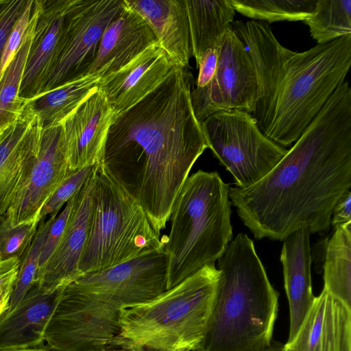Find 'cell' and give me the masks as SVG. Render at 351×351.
Wrapping results in <instances>:
<instances>
[{
	"label": "cell",
	"mask_w": 351,
	"mask_h": 351,
	"mask_svg": "<svg viewBox=\"0 0 351 351\" xmlns=\"http://www.w3.org/2000/svg\"><path fill=\"white\" fill-rule=\"evenodd\" d=\"M351 187V88L345 81L282 159L229 198L257 239L283 241L303 228H329L333 208Z\"/></svg>",
	"instance_id": "6da1fadb"
},
{
	"label": "cell",
	"mask_w": 351,
	"mask_h": 351,
	"mask_svg": "<svg viewBox=\"0 0 351 351\" xmlns=\"http://www.w3.org/2000/svg\"><path fill=\"white\" fill-rule=\"evenodd\" d=\"M191 74L174 66L154 90L117 114L100 162L160 234L197 158L208 147L191 99Z\"/></svg>",
	"instance_id": "7a4b0ae2"
},
{
	"label": "cell",
	"mask_w": 351,
	"mask_h": 351,
	"mask_svg": "<svg viewBox=\"0 0 351 351\" xmlns=\"http://www.w3.org/2000/svg\"><path fill=\"white\" fill-rule=\"evenodd\" d=\"M230 26L255 70L256 95L251 115L268 138L289 147L346 81L351 66V34L297 52L282 45L267 23L236 21Z\"/></svg>",
	"instance_id": "3957f363"
},
{
	"label": "cell",
	"mask_w": 351,
	"mask_h": 351,
	"mask_svg": "<svg viewBox=\"0 0 351 351\" xmlns=\"http://www.w3.org/2000/svg\"><path fill=\"white\" fill-rule=\"evenodd\" d=\"M216 297L197 351H265L271 344L278 293L253 241L239 233L218 259Z\"/></svg>",
	"instance_id": "277c9868"
},
{
	"label": "cell",
	"mask_w": 351,
	"mask_h": 351,
	"mask_svg": "<svg viewBox=\"0 0 351 351\" xmlns=\"http://www.w3.org/2000/svg\"><path fill=\"white\" fill-rule=\"evenodd\" d=\"M219 271L206 265L147 302L121 311L110 350L197 351L210 321Z\"/></svg>",
	"instance_id": "5b68a950"
},
{
	"label": "cell",
	"mask_w": 351,
	"mask_h": 351,
	"mask_svg": "<svg viewBox=\"0 0 351 351\" xmlns=\"http://www.w3.org/2000/svg\"><path fill=\"white\" fill-rule=\"evenodd\" d=\"M168 236L165 290L208 265H215L232 238L229 187L217 171L189 176L173 204Z\"/></svg>",
	"instance_id": "8992f818"
},
{
	"label": "cell",
	"mask_w": 351,
	"mask_h": 351,
	"mask_svg": "<svg viewBox=\"0 0 351 351\" xmlns=\"http://www.w3.org/2000/svg\"><path fill=\"white\" fill-rule=\"evenodd\" d=\"M88 235L80 261L81 275L130 261L163 245L141 205L106 171L94 165Z\"/></svg>",
	"instance_id": "52a82bcc"
},
{
	"label": "cell",
	"mask_w": 351,
	"mask_h": 351,
	"mask_svg": "<svg viewBox=\"0 0 351 351\" xmlns=\"http://www.w3.org/2000/svg\"><path fill=\"white\" fill-rule=\"evenodd\" d=\"M201 125L208 147L233 176L235 186L239 188L260 181L288 151L268 138L245 111H219Z\"/></svg>",
	"instance_id": "ba28073f"
},
{
	"label": "cell",
	"mask_w": 351,
	"mask_h": 351,
	"mask_svg": "<svg viewBox=\"0 0 351 351\" xmlns=\"http://www.w3.org/2000/svg\"><path fill=\"white\" fill-rule=\"evenodd\" d=\"M122 7L123 0H72L60 53L40 95L85 75L104 31Z\"/></svg>",
	"instance_id": "9c48e42d"
},
{
	"label": "cell",
	"mask_w": 351,
	"mask_h": 351,
	"mask_svg": "<svg viewBox=\"0 0 351 351\" xmlns=\"http://www.w3.org/2000/svg\"><path fill=\"white\" fill-rule=\"evenodd\" d=\"M218 49L217 66L212 80L205 87L191 92L193 111L200 123L219 111L237 110L251 114L254 108V67L245 45L231 26L221 36Z\"/></svg>",
	"instance_id": "30bf717a"
},
{
	"label": "cell",
	"mask_w": 351,
	"mask_h": 351,
	"mask_svg": "<svg viewBox=\"0 0 351 351\" xmlns=\"http://www.w3.org/2000/svg\"><path fill=\"white\" fill-rule=\"evenodd\" d=\"M71 174L61 141L60 124L43 128L38 156L4 217L12 226L36 222L44 204Z\"/></svg>",
	"instance_id": "8fae6325"
},
{
	"label": "cell",
	"mask_w": 351,
	"mask_h": 351,
	"mask_svg": "<svg viewBox=\"0 0 351 351\" xmlns=\"http://www.w3.org/2000/svg\"><path fill=\"white\" fill-rule=\"evenodd\" d=\"M116 112L99 89L61 123V141L71 173L100 162Z\"/></svg>",
	"instance_id": "7c38bea8"
},
{
	"label": "cell",
	"mask_w": 351,
	"mask_h": 351,
	"mask_svg": "<svg viewBox=\"0 0 351 351\" xmlns=\"http://www.w3.org/2000/svg\"><path fill=\"white\" fill-rule=\"evenodd\" d=\"M95 178L93 171L75 195L73 206L62 236L47 263L38 273L36 285L51 293L80 276V261L88 235Z\"/></svg>",
	"instance_id": "4fadbf2b"
},
{
	"label": "cell",
	"mask_w": 351,
	"mask_h": 351,
	"mask_svg": "<svg viewBox=\"0 0 351 351\" xmlns=\"http://www.w3.org/2000/svg\"><path fill=\"white\" fill-rule=\"evenodd\" d=\"M38 14L27 59L20 97L25 103L38 96L61 51L66 11L72 0H37Z\"/></svg>",
	"instance_id": "5bb4252c"
},
{
	"label": "cell",
	"mask_w": 351,
	"mask_h": 351,
	"mask_svg": "<svg viewBox=\"0 0 351 351\" xmlns=\"http://www.w3.org/2000/svg\"><path fill=\"white\" fill-rule=\"evenodd\" d=\"M43 132L40 119L24 108L17 120L0 133V219L38 156Z\"/></svg>",
	"instance_id": "9a60e30c"
},
{
	"label": "cell",
	"mask_w": 351,
	"mask_h": 351,
	"mask_svg": "<svg viewBox=\"0 0 351 351\" xmlns=\"http://www.w3.org/2000/svg\"><path fill=\"white\" fill-rule=\"evenodd\" d=\"M282 351H351V307L324 287Z\"/></svg>",
	"instance_id": "2e32d148"
},
{
	"label": "cell",
	"mask_w": 351,
	"mask_h": 351,
	"mask_svg": "<svg viewBox=\"0 0 351 351\" xmlns=\"http://www.w3.org/2000/svg\"><path fill=\"white\" fill-rule=\"evenodd\" d=\"M174 66L165 51L156 44L120 69L103 77L98 89L119 114L159 86Z\"/></svg>",
	"instance_id": "e0dca14e"
},
{
	"label": "cell",
	"mask_w": 351,
	"mask_h": 351,
	"mask_svg": "<svg viewBox=\"0 0 351 351\" xmlns=\"http://www.w3.org/2000/svg\"><path fill=\"white\" fill-rule=\"evenodd\" d=\"M156 44H158L157 39L149 24L123 0L120 12L104 31L95 59L85 75L102 78Z\"/></svg>",
	"instance_id": "ac0fdd59"
},
{
	"label": "cell",
	"mask_w": 351,
	"mask_h": 351,
	"mask_svg": "<svg viewBox=\"0 0 351 351\" xmlns=\"http://www.w3.org/2000/svg\"><path fill=\"white\" fill-rule=\"evenodd\" d=\"M60 289L47 293L35 285L11 311L0 316V351L43 346L46 325Z\"/></svg>",
	"instance_id": "d6986e66"
},
{
	"label": "cell",
	"mask_w": 351,
	"mask_h": 351,
	"mask_svg": "<svg viewBox=\"0 0 351 351\" xmlns=\"http://www.w3.org/2000/svg\"><path fill=\"white\" fill-rule=\"evenodd\" d=\"M310 234L308 229L303 228L283 240L280 261L289 306L287 341L295 335L315 298L311 285Z\"/></svg>",
	"instance_id": "ffe728a7"
},
{
	"label": "cell",
	"mask_w": 351,
	"mask_h": 351,
	"mask_svg": "<svg viewBox=\"0 0 351 351\" xmlns=\"http://www.w3.org/2000/svg\"><path fill=\"white\" fill-rule=\"evenodd\" d=\"M150 26L175 66L186 68L192 57L184 0H125Z\"/></svg>",
	"instance_id": "44dd1931"
},
{
	"label": "cell",
	"mask_w": 351,
	"mask_h": 351,
	"mask_svg": "<svg viewBox=\"0 0 351 351\" xmlns=\"http://www.w3.org/2000/svg\"><path fill=\"white\" fill-rule=\"evenodd\" d=\"M184 1L192 56L197 65L208 51L218 45L234 21L235 10L229 0Z\"/></svg>",
	"instance_id": "7402d4cb"
},
{
	"label": "cell",
	"mask_w": 351,
	"mask_h": 351,
	"mask_svg": "<svg viewBox=\"0 0 351 351\" xmlns=\"http://www.w3.org/2000/svg\"><path fill=\"white\" fill-rule=\"evenodd\" d=\"M101 79L97 75H83L26 101L24 108L40 119L43 128L60 124L98 90Z\"/></svg>",
	"instance_id": "603a6c76"
},
{
	"label": "cell",
	"mask_w": 351,
	"mask_h": 351,
	"mask_svg": "<svg viewBox=\"0 0 351 351\" xmlns=\"http://www.w3.org/2000/svg\"><path fill=\"white\" fill-rule=\"evenodd\" d=\"M38 14V1L35 0L22 43L0 78V133L13 124L23 111L25 101L20 97L19 91Z\"/></svg>",
	"instance_id": "cb8c5ba5"
},
{
	"label": "cell",
	"mask_w": 351,
	"mask_h": 351,
	"mask_svg": "<svg viewBox=\"0 0 351 351\" xmlns=\"http://www.w3.org/2000/svg\"><path fill=\"white\" fill-rule=\"evenodd\" d=\"M325 250L324 287L351 307V222L335 229Z\"/></svg>",
	"instance_id": "d4e9b609"
},
{
	"label": "cell",
	"mask_w": 351,
	"mask_h": 351,
	"mask_svg": "<svg viewBox=\"0 0 351 351\" xmlns=\"http://www.w3.org/2000/svg\"><path fill=\"white\" fill-rule=\"evenodd\" d=\"M304 22L317 44L351 34V0H317L313 13Z\"/></svg>",
	"instance_id": "484cf974"
},
{
	"label": "cell",
	"mask_w": 351,
	"mask_h": 351,
	"mask_svg": "<svg viewBox=\"0 0 351 351\" xmlns=\"http://www.w3.org/2000/svg\"><path fill=\"white\" fill-rule=\"evenodd\" d=\"M317 0H229L234 10L254 21L267 23L304 21Z\"/></svg>",
	"instance_id": "4316f807"
},
{
	"label": "cell",
	"mask_w": 351,
	"mask_h": 351,
	"mask_svg": "<svg viewBox=\"0 0 351 351\" xmlns=\"http://www.w3.org/2000/svg\"><path fill=\"white\" fill-rule=\"evenodd\" d=\"M56 217L40 221L34 240L25 254L21 260L18 275L10 296L9 307L6 311L13 309L36 285L39 261L43 246L49 229Z\"/></svg>",
	"instance_id": "83f0119b"
},
{
	"label": "cell",
	"mask_w": 351,
	"mask_h": 351,
	"mask_svg": "<svg viewBox=\"0 0 351 351\" xmlns=\"http://www.w3.org/2000/svg\"><path fill=\"white\" fill-rule=\"evenodd\" d=\"M36 222L12 226L3 216L0 219V261L18 258L20 260L30 247L38 229Z\"/></svg>",
	"instance_id": "f1b7e54d"
},
{
	"label": "cell",
	"mask_w": 351,
	"mask_h": 351,
	"mask_svg": "<svg viewBox=\"0 0 351 351\" xmlns=\"http://www.w3.org/2000/svg\"><path fill=\"white\" fill-rule=\"evenodd\" d=\"M93 166H88L73 173L62 182L41 208L38 216L39 221L45 219L49 215L50 217H57L62 206L82 188L90 175Z\"/></svg>",
	"instance_id": "f546056e"
},
{
	"label": "cell",
	"mask_w": 351,
	"mask_h": 351,
	"mask_svg": "<svg viewBox=\"0 0 351 351\" xmlns=\"http://www.w3.org/2000/svg\"><path fill=\"white\" fill-rule=\"evenodd\" d=\"M32 0H0V61L8 38Z\"/></svg>",
	"instance_id": "4dcf8cb0"
},
{
	"label": "cell",
	"mask_w": 351,
	"mask_h": 351,
	"mask_svg": "<svg viewBox=\"0 0 351 351\" xmlns=\"http://www.w3.org/2000/svg\"><path fill=\"white\" fill-rule=\"evenodd\" d=\"M75 195L66 202L62 211L50 226L40 254L38 273L51 257L62 236L73 206Z\"/></svg>",
	"instance_id": "1f68e13d"
},
{
	"label": "cell",
	"mask_w": 351,
	"mask_h": 351,
	"mask_svg": "<svg viewBox=\"0 0 351 351\" xmlns=\"http://www.w3.org/2000/svg\"><path fill=\"white\" fill-rule=\"evenodd\" d=\"M33 3L34 1L32 0L21 17L15 24L5 44L0 61V78L22 43L30 21Z\"/></svg>",
	"instance_id": "d6a6232c"
},
{
	"label": "cell",
	"mask_w": 351,
	"mask_h": 351,
	"mask_svg": "<svg viewBox=\"0 0 351 351\" xmlns=\"http://www.w3.org/2000/svg\"><path fill=\"white\" fill-rule=\"evenodd\" d=\"M219 44L215 47L208 51L197 65L198 75L195 88H202L208 85L212 80L217 66Z\"/></svg>",
	"instance_id": "836d02e7"
},
{
	"label": "cell",
	"mask_w": 351,
	"mask_h": 351,
	"mask_svg": "<svg viewBox=\"0 0 351 351\" xmlns=\"http://www.w3.org/2000/svg\"><path fill=\"white\" fill-rule=\"evenodd\" d=\"M351 222V192L346 191L336 202L331 215L330 223L334 228Z\"/></svg>",
	"instance_id": "e575fe53"
},
{
	"label": "cell",
	"mask_w": 351,
	"mask_h": 351,
	"mask_svg": "<svg viewBox=\"0 0 351 351\" xmlns=\"http://www.w3.org/2000/svg\"><path fill=\"white\" fill-rule=\"evenodd\" d=\"M21 260L11 258L0 262V287L14 283L20 266Z\"/></svg>",
	"instance_id": "d590c367"
},
{
	"label": "cell",
	"mask_w": 351,
	"mask_h": 351,
	"mask_svg": "<svg viewBox=\"0 0 351 351\" xmlns=\"http://www.w3.org/2000/svg\"><path fill=\"white\" fill-rule=\"evenodd\" d=\"M14 283H10L0 287V316L8 310Z\"/></svg>",
	"instance_id": "8d00e7d4"
},
{
	"label": "cell",
	"mask_w": 351,
	"mask_h": 351,
	"mask_svg": "<svg viewBox=\"0 0 351 351\" xmlns=\"http://www.w3.org/2000/svg\"><path fill=\"white\" fill-rule=\"evenodd\" d=\"M283 344L279 341H273L271 346L265 351H282Z\"/></svg>",
	"instance_id": "74e56055"
},
{
	"label": "cell",
	"mask_w": 351,
	"mask_h": 351,
	"mask_svg": "<svg viewBox=\"0 0 351 351\" xmlns=\"http://www.w3.org/2000/svg\"><path fill=\"white\" fill-rule=\"evenodd\" d=\"M3 351H52V350H51L47 346H43L40 347L34 348L10 350H3Z\"/></svg>",
	"instance_id": "f35d334b"
},
{
	"label": "cell",
	"mask_w": 351,
	"mask_h": 351,
	"mask_svg": "<svg viewBox=\"0 0 351 351\" xmlns=\"http://www.w3.org/2000/svg\"><path fill=\"white\" fill-rule=\"evenodd\" d=\"M110 351H121V350H110Z\"/></svg>",
	"instance_id": "ab89813d"
},
{
	"label": "cell",
	"mask_w": 351,
	"mask_h": 351,
	"mask_svg": "<svg viewBox=\"0 0 351 351\" xmlns=\"http://www.w3.org/2000/svg\"><path fill=\"white\" fill-rule=\"evenodd\" d=\"M1 262V261H0Z\"/></svg>",
	"instance_id": "60d3db41"
}]
</instances>
